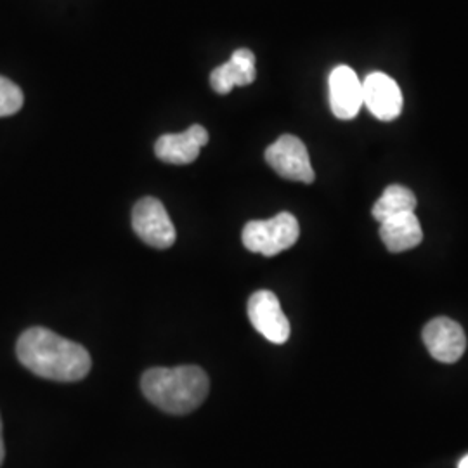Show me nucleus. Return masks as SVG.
I'll use <instances>...</instances> for the list:
<instances>
[{"label":"nucleus","instance_id":"obj_1","mask_svg":"<svg viewBox=\"0 0 468 468\" xmlns=\"http://www.w3.org/2000/svg\"><path fill=\"white\" fill-rule=\"evenodd\" d=\"M16 356L25 368L54 382L84 380L92 368L90 354L84 346L42 326L21 334L17 338Z\"/></svg>","mask_w":468,"mask_h":468},{"label":"nucleus","instance_id":"obj_2","mask_svg":"<svg viewBox=\"0 0 468 468\" xmlns=\"http://www.w3.org/2000/svg\"><path fill=\"white\" fill-rule=\"evenodd\" d=\"M146 399L170 415H187L200 408L210 390V380L200 367L151 368L143 375Z\"/></svg>","mask_w":468,"mask_h":468},{"label":"nucleus","instance_id":"obj_3","mask_svg":"<svg viewBox=\"0 0 468 468\" xmlns=\"http://www.w3.org/2000/svg\"><path fill=\"white\" fill-rule=\"evenodd\" d=\"M301 236L299 220L290 212H282L268 220H250L241 233L243 245L266 257H274L288 250Z\"/></svg>","mask_w":468,"mask_h":468},{"label":"nucleus","instance_id":"obj_4","mask_svg":"<svg viewBox=\"0 0 468 468\" xmlns=\"http://www.w3.org/2000/svg\"><path fill=\"white\" fill-rule=\"evenodd\" d=\"M266 162L278 176L288 181L311 185L314 183V168L305 144L299 137L284 134L266 150Z\"/></svg>","mask_w":468,"mask_h":468},{"label":"nucleus","instance_id":"obj_5","mask_svg":"<svg viewBox=\"0 0 468 468\" xmlns=\"http://www.w3.org/2000/svg\"><path fill=\"white\" fill-rule=\"evenodd\" d=\"M133 228L146 245L158 250H167L177 238L174 222L168 218L164 203L153 197H146L135 203Z\"/></svg>","mask_w":468,"mask_h":468},{"label":"nucleus","instance_id":"obj_6","mask_svg":"<svg viewBox=\"0 0 468 468\" xmlns=\"http://www.w3.org/2000/svg\"><path fill=\"white\" fill-rule=\"evenodd\" d=\"M249 318L253 328L272 344L290 338V321L284 316L278 297L269 290L255 292L249 301Z\"/></svg>","mask_w":468,"mask_h":468},{"label":"nucleus","instance_id":"obj_7","mask_svg":"<svg viewBox=\"0 0 468 468\" xmlns=\"http://www.w3.org/2000/svg\"><path fill=\"white\" fill-rule=\"evenodd\" d=\"M363 104L373 117L392 122L401 115V87L387 73L373 71L363 80Z\"/></svg>","mask_w":468,"mask_h":468},{"label":"nucleus","instance_id":"obj_8","mask_svg":"<svg viewBox=\"0 0 468 468\" xmlns=\"http://www.w3.org/2000/svg\"><path fill=\"white\" fill-rule=\"evenodd\" d=\"M423 342L439 363H456L467 349L463 328L450 318H435L423 328Z\"/></svg>","mask_w":468,"mask_h":468},{"label":"nucleus","instance_id":"obj_9","mask_svg":"<svg viewBox=\"0 0 468 468\" xmlns=\"http://www.w3.org/2000/svg\"><path fill=\"white\" fill-rule=\"evenodd\" d=\"M330 108L335 117L352 120L363 106V82L351 67L334 68L328 77Z\"/></svg>","mask_w":468,"mask_h":468},{"label":"nucleus","instance_id":"obj_10","mask_svg":"<svg viewBox=\"0 0 468 468\" xmlns=\"http://www.w3.org/2000/svg\"><path fill=\"white\" fill-rule=\"evenodd\" d=\"M208 143V133L201 125H191L181 134H165L158 137L154 144L156 156L170 165L193 164L200 150Z\"/></svg>","mask_w":468,"mask_h":468},{"label":"nucleus","instance_id":"obj_11","mask_svg":"<svg viewBox=\"0 0 468 468\" xmlns=\"http://www.w3.org/2000/svg\"><path fill=\"white\" fill-rule=\"evenodd\" d=\"M257 77L255 54L250 49L234 50L231 59L210 73V85L218 94H229L234 87L253 84Z\"/></svg>","mask_w":468,"mask_h":468},{"label":"nucleus","instance_id":"obj_12","mask_svg":"<svg viewBox=\"0 0 468 468\" xmlns=\"http://www.w3.org/2000/svg\"><path fill=\"white\" fill-rule=\"evenodd\" d=\"M380 238L385 247L392 253L411 250L419 247L423 239V231L415 212L399 214L396 218L380 222Z\"/></svg>","mask_w":468,"mask_h":468},{"label":"nucleus","instance_id":"obj_13","mask_svg":"<svg viewBox=\"0 0 468 468\" xmlns=\"http://www.w3.org/2000/svg\"><path fill=\"white\" fill-rule=\"evenodd\" d=\"M417 208V197L415 193L401 185H392L385 187L382 197L373 205V218L378 222L387 218H396L406 212H415Z\"/></svg>","mask_w":468,"mask_h":468},{"label":"nucleus","instance_id":"obj_14","mask_svg":"<svg viewBox=\"0 0 468 468\" xmlns=\"http://www.w3.org/2000/svg\"><path fill=\"white\" fill-rule=\"evenodd\" d=\"M23 90L5 77H0V117L16 115L23 108Z\"/></svg>","mask_w":468,"mask_h":468},{"label":"nucleus","instance_id":"obj_15","mask_svg":"<svg viewBox=\"0 0 468 468\" xmlns=\"http://www.w3.org/2000/svg\"><path fill=\"white\" fill-rule=\"evenodd\" d=\"M5 458V446H4V435H2V419H0V465L4 463Z\"/></svg>","mask_w":468,"mask_h":468},{"label":"nucleus","instance_id":"obj_16","mask_svg":"<svg viewBox=\"0 0 468 468\" xmlns=\"http://www.w3.org/2000/svg\"><path fill=\"white\" fill-rule=\"evenodd\" d=\"M458 468H468V454L465 458H462V462H460Z\"/></svg>","mask_w":468,"mask_h":468}]
</instances>
